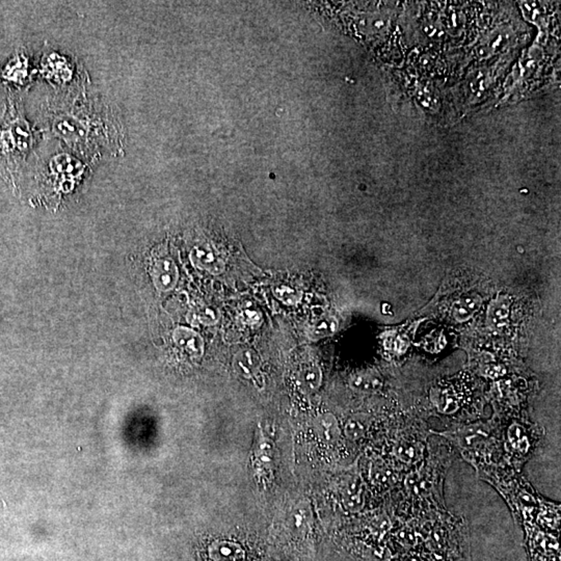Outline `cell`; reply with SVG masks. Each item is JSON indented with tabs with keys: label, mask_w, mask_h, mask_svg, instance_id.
I'll return each mask as SVG.
<instances>
[{
	"label": "cell",
	"mask_w": 561,
	"mask_h": 561,
	"mask_svg": "<svg viewBox=\"0 0 561 561\" xmlns=\"http://www.w3.org/2000/svg\"><path fill=\"white\" fill-rule=\"evenodd\" d=\"M261 361L257 352L251 350H241L235 354L233 367L239 377L254 379L260 372Z\"/></svg>",
	"instance_id": "cell-4"
},
{
	"label": "cell",
	"mask_w": 561,
	"mask_h": 561,
	"mask_svg": "<svg viewBox=\"0 0 561 561\" xmlns=\"http://www.w3.org/2000/svg\"><path fill=\"white\" fill-rule=\"evenodd\" d=\"M509 304L506 298H498L491 304L488 312V321L493 329L505 327L509 316Z\"/></svg>",
	"instance_id": "cell-8"
},
{
	"label": "cell",
	"mask_w": 561,
	"mask_h": 561,
	"mask_svg": "<svg viewBox=\"0 0 561 561\" xmlns=\"http://www.w3.org/2000/svg\"><path fill=\"white\" fill-rule=\"evenodd\" d=\"M214 548V556L218 561H235L240 556V549L230 542H220Z\"/></svg>",
	"instance_id": "cell-14"
},
{
	"label": "cell",
	"mask_w": 561,
	"mask_h": 561,
	"mask_svg": "<svg viewBox=\"0 0 561 561\" xmlns=\"http://www.w3.org/2000/svg\"><path fill=\"white\" fill-rule=\"evenodd\" d=\"M32 145V133L23 115L14 101L0 124V162L19 164Z\"/></svg>",
	"instance_id": "cell-1"
},
{
	"label": "cell",
	"mask_w": 561,
	"mask_h": 561,
	"mask_svg": "<svg viewBox=\"0 0 561 561\" xmlns=\"http://www.w3.org/2000/svg\"><path fill=\"white\" fill-rule=\"evenodd\" d=\"M218 313L211 308H204L199 311L200 323L204 325H214L218 321Z\"/></svg>",
	"instance_id": "cell-19"
},
{
	"label": "cell",
	"mask_w": 561,
	"mask_h": 561,
	"mask_svg": "<svg viewBox=\"0 0 561 561\" xmlns=\"http://www.w3.org/2000/svg\"><path fill=\"white\" fill-rule=\"evenodd\" d=\"M300 381L303 388L307 391H315L318 389L321 383V369L316 365H306L301 370Z\"/></svg>",
	"instance_id": "cell-11"
},
{
	"label": "cell",
	"mask_w": 561,
	"mask_h": 561,
	"mask_svg": "<svg viewBox=\"0 0 561 561\" xmlns=\"http://www.w3.org/2000/svg\"><path fill=\"white\" fill-rule=\"evenodd\" d=\"M508 440L511 447L517 453H525L529 448L527 436L525 430L517 424H513L508 430Z\"/></svg>",
	"instance_id": "cell-12"
},
{
	"label": "cell",
	"mask_w": 561,
	"mask_h": 561,
	"mask_svg": "<svg viewBox=\"0 0 561 561\" xmlns=\"http://www.w3.org/2000/svg\"><path fill=\"white\" fill-rule=\"evenodd\" d=\"M28 59L23 55H16L1 71L0 77L3 78L5 82L23 84L28 75Z\"/></svg>",
	"instance_id": "cell-7"
},
{
	"label": "cell",
	"mask_w": 561,
	"mask_h": 561,
	"mask_svg": "<svg viewBox=\"0 0 561 561\" xmlns=\"http://www.w3.org/2000/svg\"><path fill=\"white\" fill-rule=\"evenodd\" d=\"M174 340L179 348L191 354L201 356L204 354V342L201 336L187 327H178L174 332Z\"/></svg>",
	"instance_id": "cell-5"
},
{
	"label": "cell",
	"mask_w": 561,
	"mask_h": 561,
	"mask_svg": "<svg viewBox=\"0 0 561 561\" xmlns=\"http://www.w3.org/2000/svg\"><path fill=\"white\" fill-rule=\"evenodd\" d=\"M191 260L200 269L211 274H220L225 270V261L220 254L209 245H198L191 251Z\"/></svg>",
	"instance_id": "cell-2"
},
{
	"label": "cell",
	"mask_w": 561,
	"mask_h": 561,
	"mask_svg": "<svg viewBox=\"0 0 561 561\" xmlns=\"http://www.w3.org/2000/svg\"><path fill=\"white\" fill-rule=\"evenodd\" d=\"M367 424L364 418L361 417H352L348 421L345 426L346 435L352 440H358L362 438L366 432Z\"/></svg>",
	"instance_id": "cell-15"
},
{
	"label": "cell",
	"mask_w": 561,
	"mask_h": 561,
	"mask_svg": "<svg viewBox=\"0 0 561 561\" xmlns=\"http://www.w3.org/2000/svg\"><path fill=\"white\" fill-rule=\"evenodd\" d=\"M540 521L546 527L556 529L559 525V509L546 506L540 513Z\"/></svg>",
	"instance_id": "cell-18"
},
{
	"label": "cell",
	"mask_w": 561,
	"mask_h": 561,
	"mask_svg": "<svg viewBox=\"0 0 561 561\" xmlns=\"http://www.w3.org/2000/svg\"><path fill=\"white\" fill-rule=\"evenodd\" d=\"M352 386L360 391L374 392L381 387V381L375 375L360 374L352 379Z\"/></svg>",
	"instance_id": "cell-13"
},
{
	"label": "cell",
	"mask_w": 561,
	"mask_h": 561,
	"mask_svg": "<svg viewBox=\"0 0 561 561\" xmlns=\"http://www.w3.org/2000/svg\"><path fill=\"white\" fill-rule=\"evenodd\" d=\"M178 278V268L172 260L160 259L154 264V284L160 292L172 290L176 286Z\"/></svg>",
	"instance_id": "cell-3"
},
{
	"label": "cell",
	"mask_w": 561,
	"mask_h": 561,
	"mask_svg": "<svg viewBox=\"0 0 561 561\" xmlns=\"http://www.w3.org/2000/svg\"><path fill=\"white\" fill-rule=\"evenodd\" d=\"M274 296L284 304L294 305L300 302L302 294L298 290L288 286H278L274 289Z\"/></svg>",
	"instance_id": "cell-16"
},
{
	"label": "cell",
	"mask_w": 561,
	"mask_h": 561,
	"mask_svg": "<svg viewBox=\"0 0 561 561\" xmlns=\"http://www.w3.org/2000/svg\"><path fill=\"white\" fill-rule=\"evenodd\" d=\"M424 447L419 442H404L398 445L396 449L397 457L406 464L418 463L424 457Z\"/></svg>",
	"instance_id": "cell-9"
},
{
	"label": "cell",
	"mask_w": 561,
	"mask_h": 561,
	"mask_svg": "<svg viewBox=\"0 0 561 561\" xmlns=\"http://www.w3.org/2000/svg\"><path fill=\"white\" fill-rule=\"evenodd\" d=\"M317 432L321 435L323 440L335 441L339 437L340 430L338 426L337 420L331 414L321 415L316 420Z\"/></svg>",
	"instance_id": "cell-10"
},
{
	"label": "cell",
	"mask_w": 561,
	"mask_h": 561,
	"mask_svg": "<svg viewBox=\"0 0 561 561\" xmlns=\"http://www.w3.org/2000/svg\"><path fill=\"white\" fill-rule=\"evenodd\" d=\"M482 304V298L475 294L463 296L453 304L450 311L451 316L455 321L463 323L471 318L479 310Z\"/></svg>",
	"instance_id": "cell-6"
},
{
	"label": "cell",
	"mask_w": 561,
	"mask_h": 561,
	"mask_svg": "<svg viewBox=\"0 0 561 561\" xmlns=\"http://www.w3.org/2000/svg\"><path fill=\"white\" fill-rule=\"evenodd\" d=\"M337 323L334 318H323L319 321L316 325L313 327L312 336L313 337H325V336L331 335L335 332Z\"/></svg>",
	"instance_id": "cell-17"
}]
</instances>
